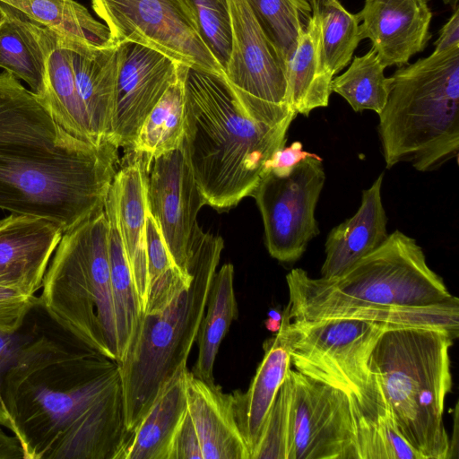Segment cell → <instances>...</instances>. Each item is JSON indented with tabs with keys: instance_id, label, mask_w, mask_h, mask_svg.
I'll use <instances>...</instances> for the list:
<instances>
[{
	"instance_id": "484cf974",
	"label": "cell",
	"mask_w": 459,
	"mask_h": 459,
	"mask_svg": "<svg viewBox=\"0 0 459 459\" xmlns=\"http://www.w3.org/2000/svg\"><path fill=\"white\" fill-rule=\"evenodd\" d=\"M287 76L297 114L307 117L313 109L328 106L333 76L324 63L320 25L313 14L287 61Z\"/></svg>"
},
{
	"instance_id": "d6a6232c",
	"label": "cell",
	"mask_w": 459,
	"mask_h": 459,
	"mask_svg": "<svg viewBox=\"0 0 459 459\" xmlns=\"http://www.w3.org/2000/svg\"><path fill=\"white\" fill-rule=\"evenodd\" d=\"M371 48L365 55L354 56L345 72L333 78L331 90L341 95L355 112L370 109L377 114L386 102L391 77Z\"/></svg>"
},
{
	"instance_id": "ffe728a7",
	"label": "cell",
	"mask_w": 459,
	"mask_h": 459,
	"mask_svg": "<svg viewBox=\"0 0 459 459\" xmlns=\"http://www.w3.org/2000/svg\"><path fill=\"white\" fill-rule=\"evenodd\" d=\"M149 168L148 162L142 156L134 155L133 160L117 172L113 179L119 231L142 313H144L146 307L149 283L146 251Z\"/></svg>"
},
{
	"instance_id": "ba28073f",
	"label": "cell",
	"mask_w": 459,
	"mask_h": 459,
	"mask_svg": "<svg viewBox=\"0 0 459 459\" xmlns=\"http://www.w3.org/2000/svg\"><path fill=\"white\" fill-rule=\"evenodd\" d=\"M39 297L63 329L117 361L118 343L104 210L64 232Z\"/></svg>"
},
{
	"instance_id": "7dc6e473",
	"label": "cell",
	"mask_w": 459,
	"mask_h": 459,
	"mask_svg": "<svg viewBox=\"0 0 459 459\" xmlns=\"http://www.w3.org/2000/svg\"><path fill=\"white\" fill-rule=\"evenodd\" d=\"M4 14L3 13V12L0 10V24L4 22Z\"/></svg>"
},
{
	"instance_id": "b9f144b4",
	"label": "cell",
	"mask_w": 459,
	"mask_h": 459,
	"mask_svg": "<svg viewBox=\"0 0 459 459\" xmlns=\"http://www.w3.org/2000/svg\"><path fill=\"white\" fill-rule=\"evenodd\" d=\"M0 459H24L23 450L14 436L0 428Z\"/></svg>"
},
{
	"instance_id": "277c9868",
	"label": "cell",
	"mask_w": 459,
	"mask_h": 459,
	"mask_svg": "<svg viewBox=\"0 0 459 459\" xmlns=\"http://www.w3.org/2000/svg\"><path fill=\"white\" fill-rule=\"evenodd\" d=\"M184 87L188 163L205 204L229 209L251 196L291 123L254 120L225 75L187 66Z\"/></svg>"
},
{
	"instance_id": "1f68e13d",
	"label": "cell",
	"mask_w": 459,
	"mask_h": 459,
	"mask_svg": "<svg viewBox=\"0 0 459 459\" xmlns=\"http://www.w3.org/2000/svg\"><path fill=\"white\" fill-rule=\"evenodd\" d=\"M320 25L324 63L333 76L346 67L362 40L359 21L339 0H309Z\"/></svg>"
},
{
	"instance_id": "7402d4cb",
	"label": "cell",
	"mask_w": 459,
	"mask_h": 459,
	"mask_svg": "<svg viewBox=\"0 0 459 459\" xmlns=\"http://www.w3.org/2000/svg\"><path fill=\"white\" fill-rule=\"evenodd\" d=\"M383 175L381 173L372 186L362 192L357 212L328 234L321 277L339 276L387 238V217L381 197Z\"/></svg>"
},
{
	"instance_id": "3957f363",
	"label": "cell",
	"mask_w": 459,
	"mask_h": 459,
	"mask_svg": "<svg viewBox=\"0 0 459 459\" xmlns=\"http://www.w3.org/2000/svg\"><path fill=\"white\" fill-rule=\"evenodd\" d=\"M286 281L290 321L356 318L453 333L459 328L458 301L416 240L399 230L339 276L312 278L296 268Z\"/></svg>"
},
{
	"instance_id": "60d3db41",
	"label": "cell",
	"mask_w": 459,
	"mask_h": 459,
	"mask_svg": "<svg viewBox=\"0 0 459 459\" xmlns=\"http://www.w3.org/2000/svg\"><path fill=\"white\" fill-rule=\"evenodd\" d=\"M453 11L451 17L439 30L438 38L434 42V51L459 45V7Z\"/></svg>"
},
{
	"instance_id": "bcb514c9",
	"label": "cell",
	"mask_w": 459,
	"mask_h": 459,
	"mask_svg": "<svg viewBox=\"0 0 459 459\" xmlns=\"http://www.w3.org/2000/svg\"><path fill=\"white\" fill-rule=\"evenodd\" d=\"M442 2L450 6L453 10L459 7V0H442Z\"/></svg>"
},
{
	"instance_id": "83f0119b",
	"label": "cell",
	"mask_w": 459,
	"mask_h": 459,
	"mask_svg": "<svg viewBox=\"0 0 459 459\" xmlns=\"http://www.w3.org/2000/svg\"><path fill=\"white\" fill-rule=\"evenodd\" d=\"M234 267L223 264L216 272L196 336L198 356L191 372L198 378L214 383L213 366L221 343L233 320L237 319L238 304L234 291Z\"/></svg>"
},
{
	"instance_id": "6da1fadb",
	"label": "cell",
	"mask_w": 459,
	"mask_h": 459,
	"mask_svg": "<svg viewBox=\"0 0 459 459\" xmlns=\"http://www.w3.org/2000/svg\"><path fill=\"white\" fill-rule=\"evenodd\" d=\"M117 149L72 135L42 98L0 73L1 210L74 228L104 210Z\"/></svg>"
},
{
	"instance_id": "4316f807",
	"label": "cell",
	"mask_w": 459,
	"mask_h": 459,
	"mask_svg": "<svg viewBox=\"0 0 459 459\" xmlns=\"http://www.w3.org/2000/svg\"><path fill=\"white\" fill-rule=\"evenodd\" d=\"M104 212L108 221V255L117 320L118 362L131 344L143 313L119 231L117 193L113 182L107 195Z\"/></svg>"
},
{
	"instance_id": "d590c367",
	"label": "cell",
	"mask_w": 459,
	"mask_h": 459,
	"mask_svg": "<svg viewBox=\"0 0 459 459\" xmlns=\"http://www.w3.org/2000/svg\"><path fill=\"white\" fill-rule=\"evenodd\" d=\"M51 317L40 300L34 307L24 325L17 331L0 332V425L9 429L10 422L4 402V385L10 369L17 362L22 351L36 339L48 325Z\"/></svg>"
},
{
	"instance_id": "2e32d148",
	"label": "cell",
	"mask_w": 459,
	"mask_h": 459,
	"mask_svg": "<svg viewBox=\"0 0 459 459\" xmlns=\"http://www.w3.org/2000/svg\"><path fill=\"white\" fill-rule=\"evenodd\" d=\"M429 0H365L356 13L361 39H368L385 66H403L430 38Z\"/></svg>"
},
{
	"instance_id": "cb8c5ba5",
	"label": "cell",
	"mask_w": 459,
	"mask_h": 459,
	"mask_svg": "<svg viewBox=\"0 0 459 459\" xmlns=\"http://www.w3.org/2000/svg\"><path fill=\"white\" fill-rule=\"evenodd\" d=\"M264 351L247 390H236L231 394L236 420L250 459L276 394L291 367L290 355L280 330L264 342Z\"/></svg>"
},
{
	"instance_id": "4dcf8cb0",
	"label": "cell",
	"mask_w": 459,
	"mask_h": 459,
	"mask_svg": "<svg viewBox=\"0 0 459 459\" xmlns=\"http://www.w3.org/2000/svg\"><path fill=\"white\" fill-rule=\"evenodd\" d=\"M65 37L99 48L115 45L107 26L74 0H0Z\"/></svg>"
},
{
	"instance_id": "5bb4252c",
	"label": "cell",
	"mask_w": 459,
	"mask_h": 459,
	"mask_svg": "<svg viewBox=\"0 0 459 459\" xmlns=\"http://www.w3.org/2000/svg\"><path fill=\"white\" fill-rule=\"evenodd\" d=\"M184 142V141H183ZM147 174V199L171 256L188 273V256L196 216L205 204L188 163L184 143L152 161Z\"/></svg>"
},
{
	"instance_id": "f35d334b",
	"label": "cell",
	"mask_w": 459,
	"mask_h": 459,
	"mask_svg": "<svg viewBox=\"0 0 459 459\" xmlns=\"http://www.w3.org/2000/svg\"><path fill=\"white\" fill-rule=\"evenodd\" d=\"M169 459H204L199 439L187 411L174 436Z\"/></svg>"
},
{
	"instance_id": "7bdbcfd3",
	"label": "cell",
	"mask_w": 459,
	"mask_h": 459,
	"mask_svg": "<svg viewBox=\"0 0 459 459\" xmlns=\"http://www.w3.org/2000/svg\"><path fill=\"white\" fill-rule=\"evenodd\" d=\"M458 403L454 411V436L449 439V451L447 459L458 458Z\"/></svg>"
},
{
	"instance_id": "5b68a950",
	"label": "cell",
	"mask_w": 459,
	"mask_h": 459,
	"mask_svg": "<svg viewBox=\"0 0 459 459\" xmlns=\"http://www.w3.org/2000/svg\"><path fill=\"white\" fill-rule=\"evenodd\" d=\"M223 247L221 237L204 232L196 222L188 256L190 286L163 311L142 314L127 351L117 362L127 431L145 415L164 384L186 368Z\"/></svg>"
},
{
	"instance_id": "4fadbf2b",
	"label": "cell",
	"mask_w": 459,
	"mask_h": 459,
	"mask_svg": "<svg viewBox=\"0 0 459 459\" xmlns=\"http://www.w3.org/2000/svg\"><path fill=\"white\" fill-rule=\"evenodd\" d=\"M290 373L288 459H358L348 394L291 368Z\"/></svg>"
},
{
	"instance_id": "8d00e7d4",
	"label": "cell",
	"mask_w": 459,
	"mask_h": 459,
	"mask_svg": "<svg viewBox=\"0 0 459 459\" xmlns=\"http://www.w3.org/2000/svg\"><path fill=\"white\" fill-rule=\"evenodd\" d=\"M202 37L224 70L231 48L228 0H188Z\"/></svg>"
},
{
	"instance_id": "e575fe53",
	"label": "cell",
	"mask_w": 459,
	"mask_h": 459,
	"mask_svg": "<svg viewBox=\"0 0 459 459\" xmlns=\"http://www.w3.org/2000/svg\"><path fill=\"white\" fill-rule=\"evenodd\" d=\"M291 401L292 379L289 369L269 411L251 459H288Z\"/></svg>"
},
{
	"instance_id": "74e56055",
	"label": "cell",
	"mask_w": 459,
	"mask_h": 459,
	"mask_svg": "<svg viewBox=\"0 0 459 459\" xmlns=\"http://www.w3.org/2000/svg\"><path fill=\"white\" fill-rule=\"evenodd\" d=\"M39 301L36 295L0 280V332L19 330Z\"/></svg>"
},
{
	"instance_id": "9c48e42d",
	"label": "cell",
	"mask_w": 459,
	"mask_h": 459,
	"mask_svg": "<svg viewBox=\"0 0 459 459\" xmlns=\"http://www.w3.org/2000/svg\"><path fill=\"white\" fill-rule=\"evenodd\" d=\"M384 323L356 318L290 320L282 313L279 329L295 369L347 394L368 379V359Z\"/></svg>"
},
{
	"instance_id": "ac0fdd59",
	"label": "cell",
	"mask_w": 459,
	"mask_h": 459,
	"mask_svg": "<svg viewBox=\"0 0 459 459\" xmlns=\"http://www.w3.org/2000/svg\"><path fill=\"white\" fill-rule=\"evenodd\" d=\"M187 411L195 426L204 459H250L236 420L231 394L214 383L185 372Z\"/></svg>"
},
{
	"instance_id": "603a6c76",
	"label": "cell",
	"mask_w": 459,
	"mask_h": 459,
	"mask_svg": "<svg viewBox=\"0 0 459 459\" xmlns=\"http://www.w3.org/2000/svg\"><path fill=\"white\" fill-rule=\"evenodd\" d=\"M25 20L46 56L47 91L43 100L55 119L69 134L92 144H102L94 136L78 93L70 53L64 45L63 35L27 16Z\"/></svg>"
},
{
	"instance_id": "52a82bcc",
	"label": "cell",
	"mask_w": 459,
	"mask_h": 459,
	"mask_svg": "<svg viewBox=\"0 0 459 459\" xmlns=\"http://www.w3.org/2000/svg\"><path fill=\"white\" fill-rule=\"evenodd\" d=\"M454 338L439 328H389L368 359L401 434L423 459L448 456L443 413L452 387L449 349Z\"/></svg>"
},
{
	"instance_id": "30bf717a",
	"label": "cell",
	"mask_w": 459,
	"mask_h": 459,
	"mask_svg": "<svg viewBox=\"0 0 459 459\" xmlns=\"http://www.w3.org/2000/svg\"><path fill=\"white\" fill-rule=\"evenodd\" d=\"M231 48L227 81L247 113L268 126L297 116L290 98L287 62L266 35L247 0H228Z\"/></svg>"
},
{
	"instance_id": "8992f818",
	"label": "cell",
	"mask_w": 459,
	"mask_h": 459,
	"mask_svg": "<svg viewBox=\"0 0 459 459\" xmlns=\"http://www.w3.org/2000/svg\"><path fill=\"white\" fill-rule=\"evenodd\" d=\"M378 134L387 169L409 161L430 171L457 158L459 45L433 51L390 76Z\"/></svg>"
},
{
	"instance_id": "836d02e7",
	"label": "cell",
	"mask_w": 459,
	"mask_h": 459,
	"mask_svg": "<svg viewBox=\"0 0 459 459\" xmlns=\"http://www.w3.org/2000/svg\"><path fill=\"white\" fill-rule=\"evenodd\" d=\"M261 27L287 62L312 11L309 0H247Z\"/></svg>"
},
{
	"instance_id": "ee69618b",
	"label": "cell",
	"mask_w": 459,
	"mask_h": 459,
	"mask_svg": "<svg viewBox=\"0 0 459 459\" xmlns=\"http://www.w3.org/2000/svg\"><path fill=\"white\" fill-rule=\"evenodd\" d=\"M281 321H279V320H276V319H273L272 317H269L266 321H265V326L266 328L271 331V332H273V333H277L279 331V329L281 328Z\"/></svg>"
},
{
	"instance_id": "d6986e66",
	"label": "cell",
	"mask_w": 459,
	"mask_h": 459,
	"mask_svg": "<svg viewBox=\"0 0 459 459\" xmlns=\"http://www.w3.org/2000/svg\"><path fill=\"white\" fill-rule=\"evenodd\" d=\"M75 84L99 143H109L119 54L117 45L99 48L63 35Z\"/></svg>"
},
{
	"instance_id": "f6af8a7d",
	"label": "cell",
	"mask_w": 459,
	"mask_h": 459,
	"mask_svg": "<svg viewBox=\"0 0 459 459\" xmlns=\"http://www.w3.org/2000/svg\"><path fill=\"white\" fill-rule=\"evenodd\" d=\"M269 317H272L273 319L281 321L282 320V314L275 309H272L268 313Z\"/></svg>"
},
{
	"instance_id": "7c38bea8",
	"label": "cell",
	"mask_w": 459,
	"mask_h": 459,
	"mask_svg": "<svg viewBox=\"0 0 459 459\" xmlns=\"http://www.w3.org/2000/svg\"><path fill=\"white\" fill-rule=\"evenodd\" d=\"M319 156L307 157L286 176L265 173L252 193L261 212L267 250L283 263L301 257L318 235L315 211L325 174Z\"/></svg>"
},
{
	"instance_id": "f546056e",
	"label": "cell",
	"mask_w": 459,
	"mask_h": 459,
	"mask_svg": "<svg viewBox=\"0 0 459 459\" xmlns=\"http://www.w3.org/2000/svg\"><path fill=\"white\" fill-rule=\"evenodd\" d=\"M186 65H180L178 78L173 82L138 130L130 150L149 164L154 158L182 145L185 135Z\"/></svg>"
},
{
	"instance_id": "e0dca14e",
	"label": "cell",
	"mask_w": 459,
	"mask_h": 459,
	"mask_svg": "<svg viewBox=\"0 0 459 459\" xmlns=\"http://www.w3.org/2000/svg\"><path fill=\"white\" fill-rule=\"evenodd\" d=\"M63 234L46 218L10 213L0 220V280L35 295Z\"/></svg>"
},
{
	"instance_id": "8fae6325",
	"label": "cell",
	"mask_w": 459,
	"mask_h": 459,
	"mask_svg": "<svg viewBox=\"0 0 459 459\" xmlns=\"http://www.w3.org/2000/svg\"><path fill=\"white\" fill-rule=\"evenodd\" d=\"M115 44L133 42L178 65L225 75L204 42L188 0H91Z\"/></svg>"
},
{
	"instance_id": "44dd1931",
	"label": "cell",
	"mask_w": 459,
	"mask_h": 459,
	"mask_svg": "<svg viewBox=\"0 0 459 459\" xmlns=\"http://www.w3.org/2000/svg\"><path fill=\"white\" fill-rule=\"evenodd\" d=\"M348 395L358 459H423L401 434L375 374Z\"/></svg>"
},
{
	"instance_id": "7a4b0ae2",
	"label": "cell",
	"mask_w": 459,
	"mask_h": 459,
	"mask_svg": "<svg viewBox=\"0 0 459 459\" xmlns=\"http://www.w3.org/2000/svg\"><path fill=\"white\" fill-rule=\"evenodd\" d=\"M117 364L52 318L10 369L4 402L24 459H82L86 426Z\"/></svg>"
},
{
	"instance_id": "ab89813d",
	"label": "cell",
	"mask_w": 459,
	"mask_h": 459,
	"mask_svg": "<svg viewBox=\"0 0 459 459\" xmlns=\"http://www.w3.org/2000/svg\"><path fill=\"white\" fill-rule=\"evenodd\" d=\"M311 156L316 154L303 151L302 143L294 142L279 150L268 163L267 169L278 176H286L298 163Z\"/></svg>"
},
{
	"instance_id": "9a60e30c",
	"label": "cell",
	"mask_w": 459,
	"mask_h": 459,
	"mask_svg": "<svg viewBox=\"0 0 459 459\" xmlns=\"http://www.w3.org/2000/svg\"><path fill=\"white\" fill-rule=\"evenodd\" d=\"M117 47L118 73L108 142L130 149L148 114L178 78L181 65L136 43L122 42Z\"/></svg>"
},
{
	"instance_id": "f1b7e54d",
	"label": "cell",
	"mask_w": 459,
	"mask_h": 459,
	"mask_svg": "<svg viewBox=\"0 0 459 459\" xmlns=\"http://www.w3.org/2000/svg\"><path fill=\"white\" fill-rule=\"evenodd\" d=\"M4 20L0 24V68L25 82L40 98L47 91L44 51L27 25L25 16L0 2Z\"/></svg>"
},
{
	"instance_id": "d4e9b609",
	"label": "cell",
	"mask_w": 459,
	"mask_h": 459,
	"mask_svg": "<svg viewBox=\"0 0 459 459\" xmlns=\"http://www.w3.org/2000/svg\"><path fill=\"white\" fill-rule=\"evenodd\" d=\"M186 368L164 384L145 415L128 432L116 459H169L174 436L187 411Z\"/></svg>"
}]
</instances>
